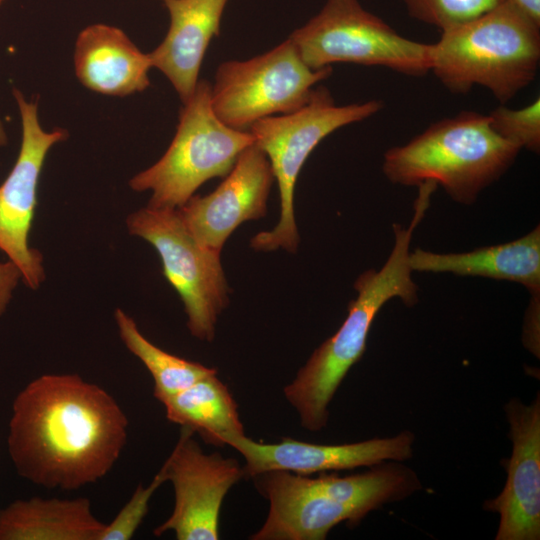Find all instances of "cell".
<instances>
[{"mask_svg": "<svg viewBox=\"0 0 540 540\" xmlns=\"http://www.w3.org/2000/svg\"><path fill=\"white\" fill-rule=\"evenodd\" d=\"M128 418L105 389L78 374H43L18 392L8 425L17 473L73 491L104 478L121 456Z\"/></svg>", "mask_w": 540, "mask_h": 540, "instance_id": "1", "label": "cell"}, {"mask_svg": "<svg viewBox=\"0 0 540 540\" xmlns=\"http://www.w3.org/2000/svg\"><path fill=\"white\" fill-rule=\"evenodd\" d=\"M430 198L429 193L419 191L410 225L393 224L395 242L388 259L379 270H367L357 278V297L350 302L343 324L285 386L284 395L307 430L317 432L327 425L329 404L350 368L365 352L371 325L380 309L393 298H400L406 306L417 303L418 287L408 264L409 246Z\"/></svg>", "mask_w": 540, "mask_h": 540, "instance_id": "2", "label": "cell"}, {"mask_svg": "<svg viewBox=\"0 0 540 540\" xmlns=\"http://www.w3.org/2000/svg\"><path fill=\"white\" fill-rule=\"evenodd\" d=\"M520 150L492 129L488 115L462 111L387 150L382 170L394 184L440 185L454 201L470 205L512 166Z\"/></svg>", "mask_w": 540, "mask_h": 540, "instance_id": "3", "label": "cell"}, {"mask_svg": "<svg viewBox=\"0 0 540 540\" xmlns=\"http://www.w3.org/2000/svg\"><path fill=\"white\" fill-rule=\"evenodd\" d=\"M441 33L430 71L452 93L482 86L505 104L536 77L540 25L506 0Z\"/></svg>", "mask_w": 540, "mask_h": 540, "instance_id": "4", "label": "cell"}, {"mask_svg": "<svg viewBox=\"0 0 540 540\" xmlns=\"http://www.w3.org/2000/svg\"><path fill=\"white\" fill-rule=\"evenodd\" d=\"M383 108L379 100L337 105L324 86L314 87L298 109L258 120L248 131L267 156L280 193V217L269 231L256 234L250 246L257 251L279 248L295 253L299 235L294 215L295 185L314 148L337 129L363 121Z\"/></svg>", "mask_w": 540, "mask_h": 540, "instance_id": "5", "label": "cell"}, {"mask_svg": "<svg viewBox=\"0 0 540 540\" xmlns=\"http://www.w3.org/2000/svg\"><path fill=\"white\" fill-rule=\"evenodd\" d=\"M176 133L163 156L129 181L133 191H151L149 207L178 209L206 181L225 177L254 143L249 131L224 124L211 105V84L199 80L182 103Z\"/></svg>", "mask_w": 540, "mask_h": 540, "instance_id": "6", "label": "cell"}, {"mask_svg": "<svg viewBox=\"0 0 540 540\" xmlns=\"http://www.w3.org/2000/svg\"><path fill=\"white\" fill-rule=\"evenodd\" d=\"M288 38L311 69L353 63L420 77L432 66V44L398 34L364 9L359 0H326L322 9Z\"/></svg>", "mask_w": 540, "mask_h": 540, "instance_id": "7", "label": "cell"}, {"mask_svg": "<svg viewBox=\"0 0 540 540\" xmlns=\"http://www.w3.org/2000/svg\"><path fill=\"white\" fill-rule=\"evenodd\" d=\"M331 73L332 67H308L287 38L253 58L221 63L211 84L212 109L227 126L248 131L260 119L301 107Z\"/></svg>", "mask_w": 540, "mask_h": 540, "instance_id": "8", "label": "cell"}, {"mask_svg": "<svg viewBox=\"0 0 540 540\" xmlns=\"http://www.w3.org/2000/svg\"><path fill=\"white\" fill-rule=\"evenodd\" d=\"M126 226L158 252L163 274L184 304L191 335L211 342L218 316L229 303L221 251L197 242L177 209L146 206L129 214Z\"/></svg>", "mask_w": 540, "mask_h": 540, "instance_id": "9", "label": "cell"}, {"mask_svg": "<svg viewBox=\"0 0 540 540\" xmlns=\"http://www.w3.org/2000/svg\"><path fill=\"white\" fill-rule=\"evenodd\" d=\"M21 120V145L15 164L0 185V250L19 268L22 281L33 290L45 280L42 253L30 247L29 233L37 207L40 174L49 150L65 141L62 128L44 130L38 102L12 90Z\"/></svg>", "mask_w": 540, "mask_h": 540, "instance_id": "10", "label": "cell"}, {"mask_svg": "<svg viewBox=\"0 0 540 540\" xmlns=\"http://www.w3.org/2000/svg\"><path fill=\"white\" fill-rule=\"evenodd\" d=\"M181 427L179 439L163 464L174 490L171 515L154 529L155 536L173 531L178 540H217L222 502L241 478L243 467L234 458L206 454Z\"/></svg>", "mask_w": 540, "mask_h": 540, "instance_id": "11", "label": "cell"}, {"mask_svg": "<svg viewBox=\"0 0 540 540\" xmlns=\"http://www.w3.org/2000/svg\"><path fill=\"white\" fill-rule=\"evenodd\" d=\"M273 181L267 156L253 143L213 192L193 195L177 212L197 242L221 251L240 224L265 216Z\"/></svg>", "mask_w": 540, "mask_h": 540, "instance_id": "12", "label": "cell"}, {"mask_svg": "<svg viewBox=\"0 0 540 540\" xmlns=\"http://www.w3.org/2000/svg\"><path fill=\"white\" fill-rule=\"evenodd\" d=\"M512 453L501 493L485 501L486 511L498 513L496 540L540 539V397L530 405L511 399L505 406Z\"/></svg>", "mask_w": 540, "mask_h": 540, "instance_id": "13", "label": "cell"}, {"mask_svg": "<svg viewBox=\"0 0 540 540\" xmlns=\"http://www.w3.org/2000/svg\"><path fill=\"white\" fill-rule=\"evenodd\" d=\"M414 434L403 431L390 438L323 445L283 438L278 443L255 442L245 435L231 438L227 445L245 459L244 475L254 477L269 471H287L308 476L313 473L373 466L386 460L404 461L412 456Z\"/></svg>", "mask_w": 540, "mask_h": 540, "instance_id": "14", "label": "cell"}, {"mask_svg": "<svg viewBox=\"0 0 540 540\" xmlns=\"http://www.w3.org/2000/svg\"><path fill=\"white\" fill-rule=\"evenodd\" d=\"M252 479L269 512L252 540H323L337 524H358L367 514L310 487L303 475L269 471Z\"/></svg>", "mask_w": 540, "mask_h": 540, "instance_id": "15", "label": "cell"}, {"mask_svg": "<svg viewBox=\"0 0 540 540\" xmlns=\"http://www.w3.org/2000/svg\"><path fill=\"white\" fill-rule=\"evenodd\" d=\"M170 17L163 41L151 52L152 68L161 71L182 103L193 94L210 41L220 33L228 0H161Z\"/></svg>", "mask_w": 540, "mask_h": 540, "instance_id": "16", "label": "cell"}, {"mask_svg": "<svg viewBox=\"0 0 540 540\" xmlns=\"http://www.w3.org/2000/svg\"><path fill=\"white\" fill-rule=\"evenodd\" d=\"M73 59L77 79L93 92L125 97L143 92L150 85L149 54L118 27L96 23L82 29Z\"/></svg>", "mask_w": 540, "mask_h": 540, "instance_id": "17", "label": "cell"}, {"mask_svg": "<svg viewBox=\"0 0 540 540\" xmlns=\"http://www.w3.org/2000/svg\"><path fill=\"white\" fill-rule=\"evenodd\" d=\"M408 264L412 271L516 282L531 295L540 294V228L507 243L464 253H434L418 248L409 253Z\"/></svg>", "mask_w": 540, "mask_h": 540, "instance_id": "18", "label": "cell"}, {"mask_svg": "<svg viewBox=\"0 0 540 540\" xmlns=\"http://www.w3.org/2000/svg\"><path fill=\"white\" fill-rule=\"evenodd\" d=\"M104 528L85 497H31L0 510V540H100Z\"/></svg>", "mask_w": 540, "mask_h": 540, "instance_id": "19", "label": "cell"}, {"mask_svg": "<svg viewBox=\"0 0 540 540\" xmlns=\"http://www.w3.org/2000/svg\"><path fill=\"white\" fill-rule=\"evenodd\" d=\"M160 402L169 421L199 434L206 443L227 445L231 438L245 435L238 405L217 374L206 376Z\"/></svg>", "mask_w": 540, "mask_h": 540, "instance_id": "20", "label": "cell"}, {"mask_svg": "<svg viewBox=\"0 0 540 540\" xmlns=\"http://www.w3.org/2000/svg\"><path fill=\"white\" fill-rule=\"evenodd\" d=\"M304 477L313 489L366 514L421 487L416 473L399 463L382 462L369 471L348 476L323 472L315 478Z\"/></svg>", "mask_w": 540, "mask_h": 540, "instance_id": "21", "label": "cell"}, {"mask_svg": "<svg viewBox=\"0 0 540 540\" xmlns=\"http://www.w3.org/2000/svg\"><path fill=\"white\" fill-rule=\"evenodd\" d=\"M114 318L124 345L150 372L154 380L153 394L159 402L206 376L217 374L215 368L178 357L154 345L122 309L116 308Z\"/></svg>", "mask_w": 540, "mask_h": 540, "instance_id": "22", "label": "cell"}, {"mask_svg": "<svg viewBox=\"0 0 540 540\" xmlns=\"http://www.w3.org/2000/svg\"><path fill=\"white\" fill-rule=\"evenodd\" d=\"M408 14L441 32L471 21L505 0H403Z\"/></svg>", "mask_w": 540, "mask_h": 540, "instance_id": "23", "label": "cell"}, {"mask_svg": "<svg viewBox=\"0 0 540 540\" xmlns=\"http://www.w3.org/2000/svg\"><path fill=\"white\" fill-rule=\"evenodd\" d=\"M492 129L502 138L521 149L534 153L540 150V99L530 104L511 109L504 104L495 108L489 115Z\"/></svg>", "mask_w": 540, "mask_h": 540, "instance_id": "24", "label": "cell"}, {"mask_svg": "<svg viewBox=\"0 0 540 540\" xmlns=\"http://www.w3.org/2000/svg\"><path fill=\"white\" fill-rule=\"evenodd\" d=\"M166 481V470L162 465L147 486L139 483L115 518L109 524H105L100 540L131 539L148 513L153 494Z\"/></svg>", "mask_w": 540, "mask_h": 540, "instance_id": "25", "label": "cell"}, {"mask_svg": "<svg viewBox=\"0 0 540 540\" xmlns=\"http://www.w3.org/2000/svg\"><path fill=\"white\" fill-rule=\"evenodd\" d=\"M22 280L19 268L12 261L0 262V318L11 301L13 291Z\"/></svg>", "mask_w": 540, "mask_h": 540, "instance_id": "26", "label": "cell"}, {"mask_svg": "<svg viewBox=\"0 0 540 540\" xmlns=\"http://www.w3.org/2000/svg\"><path fill=\"white\" fill-rule=\"evenodd\" d=\"M539 297L540 294L531 295V303L528 307L526 321H525V340L524 343L527 348L539 357V340L536 339V326L539 327Z\"/></svg>", "mask_w": 540, "mask_h": 540, "instance_id": "27", "label": "cell"}, {"mask_svg": "<svg viewBox=\"0 0 540 540\" xmlns=\"http://www.w3.org/2000/svg\"><path fill=\"white\" fill-rule=\"evenodd\" d=\"M540 25V0H506Z\"/></svg>", "mask_w": 540, "mask_h": 540, "instance_id": "28", "label": "cell"}, {"mask_svg": "<svg viewBox=\"0 0 540 540\" xmlns=\"http://www.w3.org/2000/svg\"><path fill=\"white\" fill-rule=\"evenodd\" d=\"M8 138L3 123L0 120V147L7 144Z\"/></svg>", "mask_w": 540, "mask_h": 540, "instance_id": "29", "label": "cell"}, {"mask_svg": "<svg viewBox=\"0 0 540 540\" xmlns=\"http://www.w3.org/2000/svg\"><path fill=\"white\" fill-rule=\"evenodd\" d=\"M6 0H0V6L5 2Z\"/></svg>", "mask_w": 540, "mask_h": 540, "instance_id": "30", "label": "cell"}]
</instances>
